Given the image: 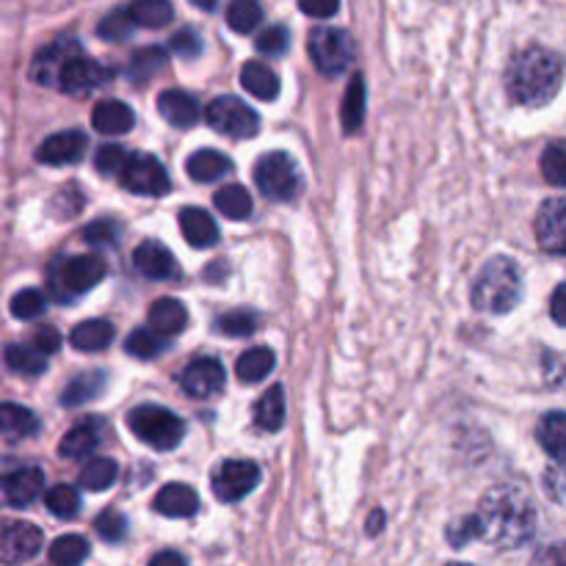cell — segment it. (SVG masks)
<instances>
[{"instance_id":"cell-1","label":"cell","mask_w":566,"mask_h":566,"mask_svg":"<svg viewBox=\"0 0 566 566\" xmlns=\"http://www.w3.org/2000/svg\"><path fill=\"white\" fill-rule=\"evenodd\" d=\"M536 531V512L531 497L520 486H495L479 501V512L457 517L448 525V542L468 547L486 542L490 547L514 551L523 547Z\"/></svg>"},{"instance_id":"cell-2","label":"cell","mask_w":566,"mask_h":566,"mask_svg":"<svg viewBox=\"0 0 566 566\" xmlns=\"http://www.w3.org/2000/svg\"><path fill=\"white\" fill-rule=\"evenodd\" d=\"M564 83V59L553 50L531 44L517 50L506 66V92L523 108H542Z\"/></svg>"},{"instance_id":"cell-3","label":"cell","mask_w":566,"mask_h":566,"mask_svg":"<svg viewBox=\"0 0 566 566\" xmlns=\"http://www.w3.org/2000/svg\"><path fill=\"white\" fill-rule=\"evenodd\" d=\"M523 302V274L509 258H492L473 285V307L481 313L506 315Z\"/></svg>"},{"instance_id":"cell-4","label":"cell","mask_w":566,"mask_h":566,"mask_svg":"<svg viewBox=\"0 0 566 566\" xmlns=\"http://www.w3.org/2000/svg\"><path fill=\"white\" fill-rule=\"evenodd\" d=\"M108 265L97 254H72L50 265L48 287L55 302H75L105 280Z\"/></svg>"},{"instance_id":"cell-5","label":"cell","mask_w":566,"mask_h":566,"mask_svg":"<svg viewBox=\"0 0 566 566\" xmlns=\"http://www.w3.org/2000/svg\"><path fill=\"white\" fill-rule=\"evenodd\" d=\"M127 429L138 442L155 451H175L186 437V423L171 409L158 403H142L127 415Z\"/></svg>"},{"instance_id":"cell-6","label":"cell","mask_w":566,"mask_h":566,"mask_svg":"<svg viewBox=\"0 0 566 566\" xmlns=\"http://www.w3.org/2000/svg\"><path fill=\"white\" fill-rule=\"evenodd\" d=\"M254 182L274 202H291L302 193V171L287 153L263 155L254 164Z\"/></svg>"},{"instance_id":"cell-7","label":"cell","mask_w":566,"mask_h":566,"mask_svg":"<svg viewBox=\"0 0 566 566\" xmlns=\"http://www.w3.org/2000/svg\"><path fill=\"white\" fill-rule=\"evenodd\" d=\"M307 53L321 75H343L354 61V42L343 28L318 25L307 39Z\"/></svg>"},{"instance_id":"cell-8","label":"cell","mask_w":566,"mask_h":566,"mask_svg":"<svg viewBox=\"0 0 566 566\" xmlns=\"http://www.w3.org/2000/svg\"><path fill=\"white\" fill-rule=\"evenodd\" d=\"M205 122L227 138H252L260 130L258 111H252L243 99L232 97V94L210 99L208 108H205Z\"/></svg>"},{"instance_id":"cell-9","label":"cell","mask_w":566,"mask_h":566,"mask_svg":"<svg viewBox=\"0 0 566 566\" xmlns=\"http://www.w3.org/2000/svg\"><path fill=\"white\" fill-rule=\"evenodd\" d=\"M119 182L125 191L138 193V197H164L171 188L169 171H166L164 164L149 153L130 155L127 166L122 169Z\"/></svg>"},{"instance_id":"cell-10","label":"cell","mask_w":566,"mask_h":566,"mask_svg":"<svg viewBox=\"0 0 566 566\" xmlns=\"http://www.w3.org/2000/svg\"><path fill=\"white\" fill-rule=\"evenodd\" d=\"M260 484V468L247 459H227L210 475V486H213V495L221 503H238L254 492V486Z\"/></svg>"},{"instance_id":"cell-11","label":"cell","mask_w":566,"mask_h":566,"mask_svg":"<svg viewBox=\"0 0 566 566\" xmlns=\"http://www.w3.org/2000/svg\"><path fill=\"white\" fill-rule=\"evenodd\" d=\"M42 531L33 523H22V520H6L3 531H0V562L6 566L25 564L42 551Z\"/></svg>"},{"instance_id":"cell-12","label":"cell","mask_w":566,"mask_h":566,"mask_svg":"<svg viewBox=\"0 0 566 566\" xmlns=\"http://www.w3.org/2000/svg\"><path fill=\"white\" fill-rule=\"evenodd\" d=\"M103 77H105L103 66H99L94 59H88L83 50H75V53L66 59V64L61 66L55 88L72 94V97H86L88 92H94V88L103 83Z\"/></svg>"},{"instance_id":"cell-13","label":"cell","mask_w":566,"mask_h":566,"mask_svg":"<svg viewBox=\"0 0 566 566\" xmlns=\"http://www.w3.org/2000/svg\"><path fill=\"white\" fill-rule=\"evenodd\" d=\"M227 385L224 365L213 357H199L188 363L180 374V387L191 398H210L219 396Z\"/></svg>"},{"instance_id":"cell-14","label":"cell","mask_w":566,"mask_h":566,"mask_svg":"<svg viewBox=\"0 0 566 566\" xmlns=\"http://www.w3.org/2000/svg\"><path fill=\"white\" fill-rule=\"evenodd\" d=\"M536 241L547 254H566V197L547 199L536 213Z\"/></svg>"},{"instance_id":"cell-15","label":"cell","mask_w":566,"mask_h":566,"mask_svg":"<svg viewBox=\"0 0 566 566\" xmlns=\"http://www.w3.org/2000/svg\"><path fill=\"white\" fill-rule=\"evenodd\" d=\"M88 149L86 133L81 130H61L44 138L36 147V160L44 166H72L83 160Z\"/></svg>"},{"instance_id":"cell-16","label":"cell","mask_w":566,"mask_h":566,"mask_svg":"<svg viewBox=\"0 0 566 566\" xmlns=\"http://www.w3.org/2000/svg\"><path fill=\"white\" fill-rule=\"evenodd\" d=\"M3 501L9 506H31L44 492V473L39 468H17L3 475Z\"/></svg>"},{"instance_id":"cell-17","label":"cell","mask_w":566,"mask_h":566,"mask_svg":"<svg viewBox=\"0 0 566 566\" xmlns=\"http://www.w3.org/2000/svg\"><path fill=\"white\" fill-rule=\"evenodd\" d=\"M75 50H81V44H77L75 39H59V42L53 44H44L31 64L33 81L42 83V86H55V83H59L61 66L66 64V59H70Z\"/></svg>"},{"instance_id":"cell-18","label":"cell","mask_w":566,"mask_h":566,"mask_svg":"<svg viewBox=\"0 0 566 566\" xmlns=\"http://www.w3.org/2000/svg\"><path fill=\"white\" fill-rule=\"evenodd\" d=\"M136 125V114L122 99H99L92 111V127L103 136H125Z\"/></svg>"},{"instance_id":"cell-19","label":"cell","mask_w":566,"mask_h":566,"mask_svg":"<svg viewBox=\"0 0 566 566\" xmlns=\"http://www.w3.org/2000/svg\"><path fill=\"white\" fill-rule=\"evenodd\" d=\"M133 265H136L138 274H144L147 280H169L177 271L175 254H171L164 243L155 241H144L142 247H136V252H133Z\"/></svg>"},{"instance_id":"cell-20","label":"cell","mask_w":566,"mask_h":566,"mask_svg":"<svg viewBox=\"0 0 566 566\" xmlns=\"http://www.w3.org/2000/svg\"><path fill=\"white\" fill-rule=\"evenodd\" d=\"M158 111L171 127H193L199 122V103L193 94L180 92V88H166L158 94Z\"/></svg>"},{"instance_id":"cell-21","label":"cell","mask_w":566,"mask_h":566,"mask_svg":"<svg viewBox=\"0 0 566 566\" xmlns=\"http://www.w3.org/2000/svg\"><path fill=\"white\" fill-rule=\"evenodd\" d=\"M180 232L188 247L210 249L219 243V224L213 216L205 213L202 208H182L180 210Z\"/></svg>"},{"instance_id":"cell-22","label":"cell","mask_w":566,"mask_h":566,"mask_svg":"<svg viewBox=\"0 0 566 566\" xmlns=\"http://www.w3.org/2000/svg\"><path fill=\"white\" fill-rule=\"evenodd\" d=\"M153 509L164 517L186 520L199 512V495L188 484H166L164 490L155 495Z\"/></svg>"},{"instance_id":"cell-23","label":"cell","mask_w":566,"mask_h":566,"mask_svg":"<svg viewBox=\"0 0 566 566\" xmlns=\"http://www.w3.org/2000/svg\"><path fill=\"white\" fill-rule=\"evenodd\" d=\"M149 329L160 337H171L180 335L182 329L188 326V310L186 304L177 302V298H158V302L149 307L147 313Z\"/></svg>"},{"instance_id":"cell-24","label":"cell","mask_w":566,"mask_h":566,"mask_svg":"<svg viewBox=\"0 0 566 566\" xmlns=\"http://www.w3.org/2000/svg\"><path fill=\"white\" fill-rule=\"evenodd\" d=\"M241 86L247 88L252 97L271 103L280 94V75H276L271 66H265L263 61H247L241 66Z\"/></svg>"},{"instance_id":"cell-25","label":"cell","mask_w":566,"mask_h":566,"mask_svg":"<svg viewBox=\"0 0 566 566\" xmlns=\"http://www.w3.org/2000/svg\"><path fill=\"white\" fill-rule=\"evenodd\" d=\"M0 431H3L6 442H20L39 434V420L28 407H20V403H3V407H0Z\"/></svg>"},{"instance_id":"cell-26","label":"cell","mask_w":566,"mask_h":566,"mask_svg":"<svg viewBox=\"0 0 566 566\" xmlns=\"http://www.w3.org/2000/svg\"><path fill=\"white\" fill-rule=\"evenodd\" d=\"M232 169V160L219 149H197L186 160V171L193 182H216Z\"/></svg>"},{"instance_id":"cell-27","label":"cell","mask_w":566,"mask_h":566,"mask_svg":"<svg viewBox=\"0 0 566 566\" xmlns=\"http://www.w3.org/2000/svg\"><path fill=\"white\" fill-rule=\"evenodd\" d=\"M282 423H285V390H282V385H274L254 403V426L260 431L274 434L282 429Z\"/></svg>"},{"instance_id":"cell-28","label":"cell","mask_w":566,"mask_h":566,"mask_svg":"<svg viewBox=\"0 0 566 566\" xmlns=\"http://www.w3.org/2000/svg\"><path fill=\"white\" fill-rule=\"evenodd\" d=\"M542 451L556 462H566V412H547L536 426Z\"/></svg>"},{"instance_id":"cell-29","label":"cell","mask_w":566,"mask_h":566,"mask_svg":"<svg viewBox=\"0 0 566 566\" xmlns=\"http://www.w3.org/2000/svg\"><path fill=\"white\" fill-rule=\"evenodd\" d=\"M70 343L77 352H103V348H108L114 343V324H108L103 318L83 321V324H77L72 329Z\"/></svg>"},{"instance_id":"cell-30","label":"cell","mask_w":566,"mask_h":566,"mask_svg":"<svg viewBox=\"0 0 566 566\" xmlns=\"http://www.w3.org/2000/svg\"><path fill=\"white\" fill-rule=\"evenodd\" d=\"M274 354L263 346H254L249 352H243L235 363V376L243 381V385H258L265 376L274 370Z\"/></svg>"},{"instance_id":"cell-31","label":"cell","mask_w":566,"mask_h":566,"mask_svg":"<svg viewBox=\"0 0 566 566\" xmlns=\"http://www.w3.org/2000/svg\"><path fill=\"white\" fill-rule=\"evenodd\" d=\"M213 202H216V210H219L221 216H227V219H232V221L249 219V216H252V210H254L252 197H249L247 188L238 186V182L221 186L219 191H216Z\"/></svg>"},{"instance_id":"cell-32","label":"cell","mask_w":566,"mask_h":566,"mask_svg":"<svg viewBox=\"0 0 566 566\" xmlns=\"http://www.w3.org/2000/svg\"><path fill=\"white\" fill-rule=\"evenodd\" d=\"M99 446V431L94 423H81L66 431L64 440L59 442V457L64 459H86L94 448Z\"/></svg>"},{"instance_id":"cell-33","label":"cell","mask_w":566,"mask_h":566,"mask_svg":"<svg viewBox=\"0 0 566 566\" xmlns=\"http://www.w3.org/2000/svg\"><path fill=\"white\" fill-rule=\"evenodd\" d=\"M105 390V374L103 370H94V374H81L66 385V390L61 392V403L64 407H81V403L94 401L99 392Z\"/></svg>"},{"instance_id":"cell-34","label":"cell","mask_w":566,"mask_h":566,"mask_svg":"<svg viewBox=\"0 0 566 566\" xmlns=\"http://www.w3.org/2000/svg\"><path fill=\"white\" fill-rule=\"evenodd\" d=\"M116 475H119V464L114 459H92L88 464H83L77 484L86 492H105L108 486H114Z\"/></svg>"},{"instance_id":"cell-35","label":"cell","mask_w":566,"mask_h":566,"mask_svg":"<svg viewBox=\"0 0 566 566\" xmlns=\"http://www.w3.org/2000/svg\"><path fill=\"white\" fill-rule=\"evenodd\" d=\"M127 14L138 28H164L175 17V9L166 0H138V3L127 6Z\"/></svg>"},{"instance_id":"cell-36","label":"cell","mask_w":566,"mask_h":566,"mask_svg":"<svg viewBox=\"0 0 566 566\" xmlns=\"http://www.w3.org/2000/svg\"><path fill=\"white\" fill-rule=\"evenodd\" d=\"M343 130L346 133H357L363 127L365 119V81L363 75H354V81L348 83L346 97H343Z\"/></svg>"},{"instance_id":"cell-37","label":"cell","mask_w":566,"mask_h":566,"mask_svg":"<svg viewBox=\"0 0 566 566\" xmlns=\"http://www.w3.org/2000/svg\"><path fill=\"white\" fill-rule=\"evenodd\" d=\"M48 556L55 566H81L88 558V542L77 534L59 536V539L50 545Z\"/></svg>"},{"instance_id":"cell-38","label":"cell","mask_w":566,"mask_h":566,"mask_svg":"<svg viewBox=\"0 0 566 566\" xmlns=\"http://www.w3.org/2000/svg\"><path fill=\"white\" fill-rule=\"evenodd\" d=\"M6 365L14 374L33 379V376H42L48 370V357L36 354L31 346H14L11 343V346H6Z\"/></svg>"},{"instance_id":"cell-39","label":"cell","mask_w":566,"mask_h":566,"mask_svg":"<svg viewBox=\"0 0 566 566\" xmlns=\"http://www.w3.org/2000/svg\"><path fill=\"white\" fill-rule=\"evenodd\" d=\"M125 352L130 354V357L147 363V359H155V357H160V354L169 352V340L160 335H155L153 329H136V332H130V337L125 340Z\"/></svg>"},{"instance_id":"cell-40","label":"cell","mask_w":566,"mask_h":566,"mask_svg":"<svg viewBox=\"0 0 566 566\" xmlns=\"http://www.w3.org/2000/svg\"><path fill=\"white\" fill-rule=\"evenodd\" d=\"M44 503H48V512L59 520H72L81 509V495H77L75 486L70 484H55L44 492Z\"/></svg>"},{"instance_id":"cell-41","label":"cell","mask_w":566,"mask_h":566,"mask_svg":"<svg viewBox=\"0 0 566 566\" xmlns=\"http://www.w3.org/2000/svg\"><path fill=\"white\" fill-rule=\"evenodd\" d=\"M542 175L551 186L566 188V138H558V142H551L542 153Z\"/></svg>"},{"instance_id":"cell-42","label":"cell","mask_w":566,"mask_h":566,"mask_svg":"<svg viewBox=\"0 0 566 566\" xmlns=\"http://www.w3.org/2000/svg\"><path fill=\"white\" fill-rule=\"evenodd\" d=\"M263 22V9L254 0H235L227 6V25L235 33H252Z\"/></svg>"},{"instance_id":"cell-43","label":"cell","mask_w":566,"mask_h":566,"mask_svg":"<svg viewBox=\"0 0 566 566\" xmlns=\"http://www.w3.org/2000/svg\"><path fill=\"white\" fill-rule=\"evenodd\" d=\"M260 326V318L249 310H232V313H224L221 318H216V329L227 337H249L254 335Z\"/></svg>"},{"instance_id":"cell-44","label":"cell","mask_w":566,"mask_h":566,"mask_svg":"<svg viewBox=\"0 0 566 566\" xmlns=\"http://www.w3.org/2000/svg\"><path fill=\"white\" fill-rule=\"evenodd\" d=\"M44 307H48V298H44V293L36 291V287H25V291H20L11 298V315H14L17 321L39 318V315L44 313Z\"/></svg>"},{"instance_id":"cell-45","label":"cell","mask_w":566,"mask_h":566,"mask_svg":"<svg viewBox=\"0 0 566 566\" xmlns=\"http://www.w3.org/2000/svg\"><path fill=\"white\" fill-rule=\"evenodd\" d=\"M166 66V53L160 48H144L133 55L130 64V75L136 81H149L155 72H160Z\"/></svg>"},{"instance_id":"cell-46","label":"cell","mask_w":566,"mask_h":566,"mask_svg":"<svg viewBox=\"0 0 566 566\" xmlns=\"http://www.w3.org/2000/svg\"><path fill=\"white\" fill-rule=\"evenodd\" d=\"M97 33L103 39H108V42H127L133 33V20L127 14V9H116L108 17H103Z\"/></svg>"},{"instance_id":"cell-47","label":"cell","mask_w":566,"mask_h":566,"mask_svg":"<svg viewBox=\"0 0 566 566\" xmlns=\"http://www.w3.org/2000/svg\"><path fill=\"white\" fill-rule=\"evenodd\" d=\"M94 531L103 542H122L127 534V520L116 509H105L97 520H94Z\"/></svg>"},{"instance_id":"cell-48","label":"cell","mask_w":566,"mask_h":566,"mask_svg":"<svg viewBox=\"0 0 566 566\" xmlns=\"http://www.w3.org/2000/svg\"><path fill=\"white\" fill-rule=\"evenodd\" d=\"M254 48L263 55H282L287 48H291V33H287L285 25H269L258 36Z\"/></svg>"},{"instance_id":"cell-49","label":"cell","mask_w":566,"mask_h":566,"mask_svg":"<svg viewBox=\"0 0 566 566\" xmlns=\"http://www.w3.org/2000/svg\"><path fill=\"white\" fill-rule=\"evenodd\" d=\"M127 160H130V155L122 147H116V144H111V147L105 144V147H99L97 155H94V166H97L99 175H122Z\"/></svg>"},{"instance_id":"cell-50","label":"cell","mask_w":566,"mask_h":566,"mask_svg":"<svg viewBox=\"0 0 566 566\" xmlns=\"http://www.w3.org/2000/svg\"><path fill=\"white\" fill-rule=\"evenodd\" d=\"M542 484H545V495L553 503L566 509V462H556L545 470L542 475Z\"/></svg>"},{"instance_id":"cell-51","label":"cell","mask_w":566,"mask_h":566,"mask_svg":"<svg viewBox=\"0 0 566 566\" xmlns=\"http://www.w3.org/2000/svg\"><path fill=\"white\" fill-rule=\"evenodd\" d=\"M119 235L122 227L114 219H97L83 230V238L88 243H97V247H114V243H119Z\"/></svg>"},{"instance_id":"cell-52","label":"cell","mask_w":566,"mask_h":566,"mask_svg":"<svg viewBox=\"0 0 566 566\" xmlns=\"http://www.w3.org/2000/svg\"><path fill=\"white\" fill-rule=\"evenodd\" d=\"M171 50H175L180 59H197L199 53H202V39H199L197 31H191V28H182V31H177L175 36H171Z\"/></svg>"},{"instance_id":"cell-53","label":"cell","mask_w":566,"mask_h":566,"mask_svg":"<svg viewBox=\"0 0 566 566\" xmlns=\"http://www.w3.org/2000/svg\"><path fill=\"white\" fill-rule=\"evenodd\" d=\"M31 348L36 354H42V357L55 354L61 348V335L53 326H36V329L31 332Z\"/></svg>"},{"instance_id":"cell-54","label":"cell","mask_w":566,"mask_h":566,"mask_svg":"<svg viewBox=\"0 0 566 566\" xmlns=\"http://www.w3.org/2000/svg\"><path fill=\"white\" fill-rule=\"evenodd\" d=\"M531 566H566V542L539 551V556L531 562Z\"/></svg>"},{"instance_id":"cell-55","label":"cell","mask_w":566,"mask_h":566,"mask_svg":"<svg viewBox=\"0 0 566 566\" xmlns=\"http://www.w3.org/2000/svg\"><path fill=\"white\" fill-rule=\"evenodd\" d=\"M551 315L558 326L566 329V282L556 287V293L551 296Z\"/></svg>"},{"instance_id":"cell-56","label":"cell","mask_w":566,"mask_h":566,"mask_svg":"<svg viewBox=\"0 0 566 566\" xmlns=\"http://www.w3.org/2000/svg\"><path fill=\"white\" fill-rule=\"evenodd\" d=\"M298 11L315 20H329L337 14V3H298Z\"/></svg>"},{"instance_id":"cell-57","label":"cell","mask_w":566,"mask_h":566,"mask_svg":"<svg viewBox=\"0 0 566 566\" xmlns=\"http://www.w3.org/2000/svg\"><path fill=\"white\" fill-rule=\"evenodd\" d=\"M147 566H188V564L177 551H160L158 556L149 558Z\"/></svg>"},{"instance_id":"cell-58","label":"cell","mask_w":566,"mask_h":566,"mask_svg":"<svg viewBox=\"0 0 566 566\" xmlns=\"http://www.w3.org/2000/svg\"><path fill=\"white\" fill-rule=\"evenodd\" d=\"M381 528H385V512H381V509H376V512H370V517H368V534L376 536Z\"/></svg>"},{"instance_id":"cell-59","label":"cell","mask_w":566,"mask_h":566,"mask_svg":"<svg viewBox=\"0 0 566 566\" xmlns=\"http://www.w3.org/2000/svg\"><path fill=\"white\" fill-rule=\"evenodd\" d=\"M448 566H473V564H462V562H453V564H448Z\"/></svg>"}]
</instances>
